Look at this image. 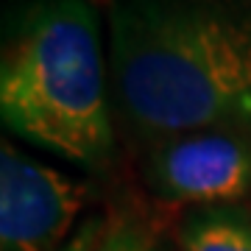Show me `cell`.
<instances>
[{
	"mask_svg": "<svg viewBox=\"0 0 251 251\" xmlns=\"http://www.w3.org/2000/svg\"><path fill=\"white\" fill-rule=\"evenodd\" d=\"M137 171L153 198L179 206H234L251 198V128L218 126L159 137L137 148Z\"/></svg>",
	"mask_w": 251,
	"mask_h": 251,
	"instance_id": "cell-3",
	"label": "cell"
},
{
	"mask_svg": "<svg viewBox=\"0 0 251 251\" xmlns=\"http://www.w3.org/2000/svg\"><path fill=\"white\" fill-rule=\"evenodd\" d=\"M0 117L14 137L81 171L117 151L109 48L92 0H25L6 20Z\"/></svg>",
	"mask_w": 251,
	"mask_h": 251,
	"instance_id": "cell-2",
	"label": "cell"
},
{
	"mask_svg": "<svg viewBox=\"0 0 251 251\" xmlns=\"http://www.w3.org/2000/svg\"><path fill=\"white\" fill-rule=\"evenodd\" d=\"M176 243L179 251H251V218L234 206L187 209Z\"/></svg>",
	"mask_w": 251,
	"mask_h": 251,
	"instance_id": "cell-5",
	"label": "cell"
},
{
	"mask_svg": "<svg viewBox=\"0 0 251 251\" xmlns=\"http://www.w3.org/2000/svg\"><path fill=\"white\" fill-rule=\"evenodd\" d=\"M87 201V181L3 140L0 251H62L78 232L75 224Z\"/></svg>",
	"mask_w": 251,
	"mask_h": 251,
	"instance_id": "cell-4",
	"label": "cell"
},
{
	"mask_svg": "<svg viewBox=\"0 0 251 251\" xmlns=\"http://www.w3.org/2000/svg\"><path fill=\"white\" fill-rule=\"evenodd\" d=\"M120 134L251 128V0H106Z\"/></svg>",
	"mask_w": 251,
	"mask_h": 251,
	"instance_id": "cell-1",
	"label": "cell"
},
{
	"mask_svg": "<svg viewBox=\"0 0 251 251\" xmlns=\"http://www.w3.org/2000/svg\"><path fill=\"white\" fill-rule=\"evenodd\" d=\"M103 229H106V221H103V218H87V221L78 226V232L73 234V240L67 243L62 251H98Z\"/></svg>",
	"mask_w": 251,
	"mask_h": 251,
	"instance_id": "cell-7",
	"label": "cell"
},
{
	"mask_svg": "<svg viewBox=\"0 0 251 251\" xmlns=\"http://www.w3.org/2000/svg\"><path fill=\"white\" fill-rule=\"evenodd\" d=\"M98 251H171L162 234L134 212H117L106 221Z\"/></svg>",
	"mask_w": 251,
	"mask_h": 251,
	"instance_id": "cell-6",
	"label": "cell"
}]
</instances>
